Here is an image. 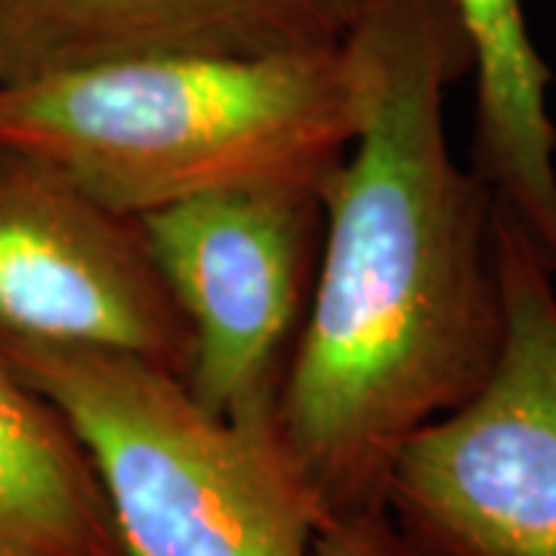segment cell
Wrapping results in <instances>:
<instances>
[{
    "label": "cell",
    "instance_id": "1",
    "mask_svg": "<svg viewBox=\"0 0 556 556\" xmlns=\"http://www.w3.org/2000/svg\"><path fill=\"white\" fill-rule=\"evenodd\" d=\"M343 53L358 130L318 189L316 276L273 415L318 529L383 519L399 445L477 393L504 334L495 195L445 137V90L473 72L457 3L368 0Z\"/></svg>",
    "mask_w": 556,
    "mask_h": 556
},
{
    "label": "cell",
    "instance_id": "2",
    "mask_svg": "<svg viewBox=\"0 0 556 556\" xmlns=\"http://www.w3.org/2000/svg\"><path fill=\"white\" fill-rule=\"evenodd\" d=\"M358 130L340 47L276 56H134L0 84V146L127 217L179 201L309 186Z\"/></svg>",
    "mask_w": 556,
    "mask_h": 556
},
{
    "label": "cell",
    "instance_id": "3",
    "mask_svg": "<svg viewBox=\"0 0 556 556\" xmlns=\"http://www.w3.org/2000/svg\"><path fill=\"white\" fill-rule=\"evenodd\" d=\"M0 358L80 442L127 556H313L316 514L276 433L214 415L186 380L87 346Z\"/></svg>",
    "mask_w": 556,
    "mask_h": 556
},
{
    "label": "cell",
    "instance_id": "4",
    "mask_svg": "<svg viewBox=\"0 0 556 556\" xmlns=\"http://www.w3.org/2000/svg\"><path fill=\"white\" fill-rule=\"evenodd\" d=\"M504 334L470 399L399 445L383 526L417 556H556V288L495 207Z\"/></svg>",
    "mask_w": 556,
    "mask_h": 556
},
{
    "label": "cell",
    "instance_id": "5",
    "mask_svg": "<svg viewBox=\"0 0 556 556\" xmlns=\"http://www.w3.org/2000/svg\"><path fill=\"white\" fill-rule=\"evenodd\" d=\"M137 219L192 331L186 387L207 412L273 430L321 248L318 189H229Z\"/></svg>",
    "mask_w": 556,
    "mask_h": 556
},
{
    "label": "cell",
    "instance_id": "6",
    "mask_svg": "<svg viewBox=\"0 0 556 556\" xmlns=\"http://www.w3.org/2000/svg\"><path fill=\"white\" fill-rule=\"evenodd\" d=\"M87 346L189 378L192 331L137 217L0 146V350Z\"/></svg>",
    "mask_w": 556,
    "mask_h": 556
},
{
    "label": "cell",
    "instance_id": "7",
    "mask_svg": "<svg viewBox=\"0 0 556 556\" xmlns=\"http://www.w3.org/2000/svg\"><path fill=\"white\" fill-rule=\"evenodd\" d=\"M368 0H0V84L134 56L340 47Z\"/></svg>",
    "mask_w": 556,
    "mask_h": 556
},
{
    "label": "cell",
    "instance_id": "8",
    "mask_svg": "<svg viewBox=\"0 0 556 556\" xmlns=\"http://www.w3.org/2000/svg\"><path fill=\"white\" fill-rule=\"evenodd\" d=\"M0 556H127L75 433L3 358Z\"/></svg>",
    "mask_w": 556,
    "mask_h": 556
},
{
    "label": "cell",
    "instance_id": "9",
    "mask_svg": "<svg viewBox=\"0 0 556 556\" xmlns=\"http://www.w3.org/2000/svg\"><path fill=\"white\" fill-rule=\"evenodd\" d=\"M477 72L470 167L501 195L535 199L556 182L554 72L538 53L522 0H455Z\"/></svg>",
    "mask_w": 556,
    "mask_h": 556
},
{
    "label": "cell",
    "instance_id": "10",
    "mask_svg": "<svg viewBox=\"0 0 556 556\" xmlns=\"http://www.w3.org/2000/svg\"><path fill=\"white\" fill-rule=\"evenodd\" d=\"M380 526H383V519L318 529L316 541H313V556H387Z\"/></svg>",
    "mask_w": 556,
    "mask_h": 556
},
{
    "label": "cell",
    "instance_id": "11",
    "mask_svg": "<svg viewBox=\"0 0 556 556\" xmlns=\"http://www.w3.org/2000/svg\"><path fill=\"white\" fill-rule=\"evenodd\" d=\"M380 535H383V547H387V556H417V554H412L408 547L396 544V541L390 538V532H387V526H380Z\"/></svg>",
    "mask_w": 556,
    "mask_h": 556
}]
</instances>
